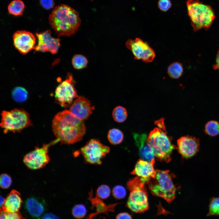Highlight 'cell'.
<instances>
[{"mask_svg":"<svg viewBox=\"0 0 219 219\" xmlns=\"http://www.w3.org/2000/svg\"><path fill=\"white\" fill-rule=\"evenodd\" d=\"M67 78L57 87L55 92L56 100L63 107L71 105L78 96L74 87L75 82L72 75L68 73Z\"/></svg>","mask_w":219,"mask_h":219,"instance_id":"30bf717a","label":"cell"},{"mask_svg":"<svg viewBox=\"0 0 219 219\" xmlns=\"http://www.w3.org/2000/svg\"><path fill=\"white\" fill-rule=\"evenodd\" d=\"M42 219H59V218L54 214L48 213L44 215Z\"/></svg>","mask_w":219,"mask_h":219,"instance_id":"74e56055","label":"cell"},{"mask_svg":"<svg viewBox=\"0 0 219 219\" xmlns=\"http://www.w3.org/2000/svg\"><path fill=\"white\" fill-rule=\"evenodd\" d=\"M208 215H219V198H213L211 200Z\"/></svg>","mask_w":219,"mask_h":219,"instance_id":"f1b7e54d","label":"cell"},{"mask_svg":"<svg viewBox=\"0 0 219 219\" xmlns=\"http://www.w3.org/2000/svg\"><path fill=\"white\" fill-rule=\"evenodd\" d=\"M178 151L182 156L186 158H190L199 151L200 141L195 137L187 135L182 136L177 141Z\"/></svg>","mask_w":219,"mask_h":219,"instance_id":"5bb4252c","label":"cell"},{"mask_svg":"<svg viewBox=\"0 0 219 219\" xmlns=\"http://www.w3.org/2000/svg\"><path fill=\"white\" fill-rule=\"evenodd\" d=\"M133 136L142 159L150 162L154 158L155 155L147 143V135L145 134L134 133Z\"/></svg>","mask_w":219,"mask_h":219,"instance_id":"e0dca14e","label":"cell"},{"mask_svg":"<svg viewBox=\"0 0 219 219\" xmlns=\"http://www.w3.org/2000/svg\"><path fill=\"white\" fill-rule=\"evenodd\" d=\"M110 192V189L108 186L103 185L98 187L96 194L100 198L104 199L109 196Z\"/></svg>","mask_w":219,"mask_h":219,"instance_id":"4dcf8cb0","label":"cell"},{"mask_svg":"<svg viewBox=\"0 0 219 219\" xmlns=\"http://www.w3.org/2000/svg\"><path fill=\"white\" fill-rule=\"evenodd\" d=\"M25 6L21 0H13L9 4L8 9L10 14L15 16H20L23 14Z\"/></svg>","mask_w":219,"mask_h":219,"instance_id":"44dd1931","label":"cell"},{"mask_svg":"<svg viewBox=\"0 0 219 219\" xmlns=\"http://www.w3.org/2000/svg\"><path fill=\"white\" fill-rule=\"evenodd\" d=\"M204 131L206 134L211 136H215L219 134V121L210 120L205 125Z\"/></svg>","mask_w":219,"mask_h":219,"instance_id":"cb8c5ba5","label":"cell"},{"mask_svg":"<svg viewBox=\"0 0 219 219\" xmlns=\"http://www.w3.org/2000/svg\"><path fill=\"white\" fill-rule=\"evenodd\" d=\"M107 138L111 144H117L120 143L123 141V135L121 131L117 129L113 128L109 131Z\"/></svg>","mask_w":219,"mask_h":219,"instance_id":"603a6c76","label":"cell"},{"mask_svg":"<svg viewBox=\"0 0 219 219\" xmlns=\"http://www.w3.org/2000/svg\"><path fill=\"white\" fill-rule=\"evenodd\" d=\"M52 128L56 139L61 144H73L81 140L86 131L83 121L67 110L56 115Z\"/></svg>","mask_w":219,"mask_h":219,"instance_id":"6da1fadb","label":"cell"},{"mask_svg":"<svg viewBox=\"0 0 219 219\" xmlns=\"http://www.w3.org/2000/svg\"><path fill=\"white\" fill-rule=\"evenodd\" d=\"M40 3L43 8L47 10L53 8L54 5V0H40Z\"/></svg>","mask_w":219,"mask_h":219,"instance_id":"e575fe53","label":"cell"},{"mask_svg":"<svg viewBox=\"0 0 219 219\" xmlns=\"http://www.w3.org/2000/svg\"><path fill=\"white\" fill-rule=\"evenodd\" d=\"M167 71L168 74L171 78L177 79L182 75L183 69L181 63L176 62L169 66Z\"/></svg>","mask_w":219,"mask_h":219,"instance_id":"7402d4cb","label":"cell"},{"mask_svg":"<svg viewBox=\"0 0 219 219\" xmlns=\"http://www.w3.org/2000/svg\"><path fill=\"white\" fill-rule=\"evenodd\" d=\"M213 68L215 70L219 71V49L217 53L215 63L213 65Z\"/></svg>","mask_w":219,"mask_h":219,"instance_id":"8d00e7d4","label":"cell"},{"mask_svg":"<svg viewBox=\"0 0 219 219\" xmlns=\"http://www.w3.org/2000/svg\"><path fill=\"white\" fill-rule=\"evenodd\" d=\"M58 142L56 140L49 144H43L41 147H36L33 150L25 155L23 158L24 164L28 168L32 170L43 168L50 160L48 154L49 147Z\"/></svg>","mask_w":219,"mask_h":219,"instance_id":"9c48e42d","label":"cell"},{"mask_svg":"<svg viewBox=\"0 0 219 219\" xmlns=\"http://www.w3.org/2000/svg\"><path fill=\"white\" fill-rule=\"evenodd\" d=\"M88 61L87 58L81 54H75L72 57V64L76 69L83 68L87 66Z\"/></svg>","mask_w":219,"mask_h":219,"instance_id":"484cf974","label":"cell"},{"mask_svg":"<svg viewBox=\"0 0 219 219\" xmlns=\"http://www.w3.org/2000/svg\"><path fill=\"white\" fill-rule=\"evenodd\" d=\"M50 24L59 36H70L78 30L81 23L78 13L70 6H56L49 17Z\"/></svg>","mask_w":219,"mask_h":219,"instance_id":"7a4b0ae2","label":"cell"},{"mask_svg":"<svg viewBox=\"0 0 219 219\" xmlns=\"http://www.w3.org/2000/svg\"><path fill=\"white\" fill-rule=\"evenodd\" d=\"M5 200V199L2 196H0V206L1 207L4 204Z\"/></svg>","mask_w":219,"mask_h":219,"instance_id":"f35d334b","label":"cell"},{"mask_svg":"<svg viewBox=\"0 0 219 219\" xmlns=\"http://www.w3.org/2000/svg\"><path fill=\"white\" fill-rule=\"evenodd\" d=\"M0 126L4 129V133L7 132H19L32 123L29 114L24 110L15 109L10 111H3Z\"/></svg>","mask_w":219,"mask_h":219,"instance_id":"52a82bcc","label":"cell"},{"mask_svg":"<svg viewBox=\"0 0 219 219\" xmlns=\"http://www.w3.org/2000/svg\"><path fill=\"white\" fill-rule=\"evenodd\" d=\"M172 5L170 0H159L158 2V8L164 12L168 11L171 7Z\"/></svg>","mask_w":219,"mask_h":219,"instance_id":"836d02e7","label":"cell"},{"mask_svg":"<svg viewBox=\"0 0 219 219\" xmlns=\"http://www.w3.org/2000/svg\"><path fill=\"white\" fill-rule=\"evenodd\" d=\"M186 5L193 31L208 29L215 17L212 7L198 0H188Z\"/></svg>","mask_w":219,"mask_h":219,"instance_id":"5b68a950","label":"cell"},{"mask_svg":"<svg viewBox=\"0 0 219 219\" xmlns=\"http://www.w3.org/2000/svg\"><path fill=\"white\" fill-rule=\"evenodd\" d=\"M87 210L85 206L82 204L75 205L72 210L73 216L76 218L81 219L86 215Z\"/></svg>","mask_w":219,"mask_h":219,"instance_id":"83f0119b","label":"cell"},{"mask_svg":"<svg viewBox=\"0 0 219 219\" xmlns=\"http://www.w3.org/2000/svg\"><path fill=\"white\" fill-rule=\"evenodd\" d=\"M116 219H132L131 215L126 212H123L118 214Z\"/></svg>","mask_w":219,"mask_h":219,"instance_id":"d590c367","label":"cell"},{"mask_svg":"<svg viewBox=\"0 0 219 219\" xmlns=\"http://www.w3.org/2000/svg\"><path fill=\"white\" fill-rule=\"evenodd\" d=\"M96 197H93L92 189L89 192L88 199L91 202L92 207V208L96 207V211L95 213L89 215L87 219H92L94 216L100 213L107 214L109 211L113 212L115 206L119 203H114L107 205L96 194Z\"/></svg>","mask_w":219,"mask_h":219,"instance_id":"d6986e66","label":"cell"},{"mask_svg":"<svg viewBox=\"0 0 219 219\" xmlns=\"http://www.w3.org/2000/svg\"><path fill=\"white\" fill-rule=\"evenodd\" d=\"M85 162L92 164L101 165V159L110 151V148L102 144L98 140L92 139L80 149Z\"/></svg>","mask_w":219,"mask_h":219,"instance_id":"ba28073f","label":"cell"},{"mask_svg":"<svg viewBox=\"0 0 219 219\" xmlns=\"http://www.w3.org/2000/svg\"><path fill=\"white\" fill-rule=\"evenodd\" d=\"M164 119L155 121L157 127L151 130L147 138V143L152 151L155 156L161 161L169 162L171 155L176 147L172 143V138L167 135Z\"/></svg>","mask_w":219,"mask_h":219,"instance_id":"3957f363","label":"cell"},{"mask_svg":"<svg viewBox=\"0 0 219 219\" xmlns=\"http://www.w3.org/2000/svg\"><path fill=\"white\" fill-rule=\"evenodd\" d=\"M94 109L90 102L83 96H78L73 102L69 110L79 119L84 120L88 118Z\"/></svg>","mask_w":219,"mask_h":219,"instance_id":"9a60e30c","label":"cell"},{"mask_svg":"<svg viewBox=\"0 0 219 219\" xmlns=\"http://www.w3.org/2000/svg\"><path fill=\"white\" fill-rule=\"evenodd\" d=\"M145 183L138 176L130 180L127 185L130 193L126 206L135 213H144L149 208L148 194Z\"/></svg>","mask_w":219,"mask_h":219,"instance_id":"8992f818","label":"cell"},{"mask_svg":"<svg viewBox=\"0 0 219 219\" xmlns=\"http://www.w3.org/2000/svg\"><path fill=\"white\" fill-rule=\"evenodd\" d=\"M127 114L125 108L122 106L116 107L112 112V116L114 120L118 122L121 123L126 119Z\"/></svg>","mask_w":219,"mask_h":219,"instance_id":"d4e9b609","label":"cell"},{"mask_svg":"<svg viewBox=\"0 0 219 219\" xmlns=\"http://www.w3.org/2000/svg\"><path fill=\"white\" fill-rule=\"evenodd\" d=\"M12 96L14 99L18 102H22L27 99V92L24 88L17 87L15 88L12 92Z\"/></svg>","mask_w":219,"mask_h":219,"instance_id":"4316f807","label":"cell"},{"mask_svg":"<svg viewBox=\"0 0 219 219\" xmlns=\"http://www.w3.org/2000/svg\"><path fill=\"white\" fill-rule=\"evenodd\" d=\"M126 45L132 51L135 59L141 60L146 63H149L151 62L155 57V53L153 49L139 38L134 40L129 39L126 42Z\"/></svg>","mask_w":219,"mask_h":219,"instance_id":"8fae6325","label":"cell"},{"mask_svg":"<svg viewBox=\"0 0 219 219\" xmlns=\"http://www.w3.org/2000/svg\"><path fill=\"white\" fill-rule=\"evenodd\" d=\"M12 182L11 178L8 174L3 173L1 175L0 185L1 188L4 189H7L10 186Z\"/></svg>","mask_w":219,"mask_h":219,"instance_id":"d6a6232c","label":"cell"},{"mask_svg":"<svg viewBox=\"0 0 219 219\" xmlns=\"http://www.w3.org/2000/svg\"><path fill=\"white\" fill-rule=\"evenodd\" d=\"M15 48L22 54H26L34 49L36 38L31 32L25 30L15 32L13 36Z\"/></svg>","mask_w":219,"mask_h":219,"instance_id":"4fadbf2b","label":"cell"},{"mask_svg":"<svg viewBox=\"0 0 219 219\" xmlns=\"http://www.w3.org/2000/svg\"><path fill=\"white\" fill-rule=\"evenodd\" d=\"M22 202L20 193L13 189L5 199V203L1 209L9 212H19Z\"/></svg>","mask_w":219,"mask_h":219,"instance_id":"ac0fdd59","label":"cell"},{"mask_svg":"<svg viewBox=\"0 0 219 219\" xmlns=\"http://www.w3.org/2000/svg\"><path fill=\"white\" fill-rule=\"evenodd\" d=\"M145 183L154 196L163 198L169 203L175 199L176 189L169 171L156 169L155 177L149 178Z\"/></svg>","mask_w":219,"mask_h":219,"instance_id":"277c9868","label":"cell"},{"mask_svg":"<svg viewBox=\"0 0 219 219\" xmlns=\"http://www.w3.org/2000/svg\"><path fill=\"white\" fill-rule=\"evenodd\" d=\"M155 162V158L150 162L139 159L130 173L140 177L143 182L146 184L148 179L155 177L156 173V170L154 168Z\"/></svg>","mask_w":219,"mask_h":219,"instance_id":"2e32d148","label":"cell"},{"mask_svg":"<svg viewBox=\"0 0 219 219\" xmlns=\"http://www.w3.org/2000/svg\"><path fill=\"white\" fill-rule=\"evenodd\" d=\"M0 219H23L19 212H9L0 209Z\"/></svg>","mask_w":219,"mask_h":219,"instance_id":"1f68e13d","label":"cell"},{"mask_svg":"<svg viewBox=\"0 0 219 219\" xmlns=\"http://www.w3.org/2000/svg\"><path fill=\"white\" fill-rule=\"evenodd\" d=\"M112 193L115 198L119 200L122 199L125 197L126 191L125 188L123 186L117 185L113 188Z\"/></svg>","mask_w":219,"mask_h":219,"instance_id":"f546056e","label":"cell"},{"mask_svg":"<svg viewBox=\"0 0 219 219\" xmlns=\"http://www.w3.org/2000/svg\"><path fill=\"white\" fill-rule=\"evenodd\" d=\"M23 219H25V218H23Z\"/></svg>","mask_w":219,"mask_h":219,"instance_id":"ab89813d","label":"cell"},{"mask_svg":"<svg viewBox=\"0 0 219 219\" xmlns=\"http://www.w3.org/2000/svg\"><path fill=\"white\" fill-rule=\"evenodd\" d=\"M51 33L49 30L36 33L38 43L34 48L35 51L49 52L53 54L57 53L60 46V39L52 37Z\"/></svg>","mask_w":219,"mask_h":219,"instance_id":"7c38bea8","label":"cell"},{"mask_svg":"<svg viewBox=\"0 0 219 219\" xmlns=\"http://www.w3.org/2000/svg\"><path fill=\"white\" fill-rule=\"evenodd\" d=\"M25 207L29 214L34 217H40L44 211L43 204L36 199L33 197L27 199L25 202Z\"/></svg>","mask_w":219,"mask_h":219,"instance_id":"ffe728a7","label":"cell"}]
</instances>
